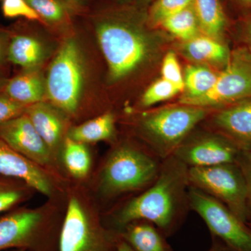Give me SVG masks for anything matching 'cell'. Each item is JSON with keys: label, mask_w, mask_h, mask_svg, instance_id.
Here are the masks:
<instances>
[{"label": "cell", "mask_w": 251, "mask_h": 251, "mask_svg": "<svg viewBox=\"0 0 251 251\" xmlns=\"http://www.w3.org/2000/svg\"><path fill=\"white\" fill-rule=\"evenodd\" d=\"M180 50L185 57L193 62L224 67L231 53L227 46L219 40L203 34L183 41Z\"/></svg>", "instance_id": "obj_17"}, {"label": "cell", "mask_w": 251, "mask_h": 251, "mask_svg": "<svg viewBox=\"0 0 251 251\" xmlns=\"http://www.w3.org/2000/svg\"><path fill=\"white\" fill-rule=\"evenodd\" d=\"M25 114L45 142L56 163L59 154L62 153L61 151L66 138H64V112L54 105L41 101L28 105Z\"/></svg>", "instance_id": "obj_15"}, {"label": "cell", "mask_w": 251, "mask_h": 251, "mask_svg": "<svg viewBox=\"0 0 251 251\" xmlns=\"http://www.w3.org/2000/svg\"><path fill=\"white\" fill-rule=\"evenodd\" d=\"M115 133V116L111 112H107L73 127L68 131L67 136L79 143L87 144L112 140Z\"/></svg>", "instance_id": "obj_19"}, {"label": "cell", "mask_w": 251, "mask_h": 251, "mask_svg": "<svg viewBox=\"0 0 251 251\" xmlns=\"http://www.w3.org/2000/svg\"><path fill=\"white\" fill-rule=\"evenodd\" d=\"M1 54H2V50H1V46H0V60L1 59Z\"/></svg>", "instance_id": "obj_41"}, {"label": "cell", "mask_w": 251, "mask_h": 251, "mask_svg": "<svg viewBox=\"0 0 251 251\" xmlns=\"http://www.w3.org/2000/svg\"><path fill=\"white\" fill-rule=\"evenodd\" d=\"M212 238V243L210 248L206 251H232L215 238Z\"/></svg>", "instance_id": "obj_33"}, {"label": "cell", "mask_w": 251, "mask_h": 251, "mask_svg": "<svg viewBox=\"0 0 251 251\" xmlns=\"http://www.w3.org/2000/svg\"><path fill=\"white\" fill-rule=\"evenodd\" d=\"M249 98H251V53L249 49L239 48L231 52L228 62L208 93L181 104L219 110Z\"/></svg>", "instance_id": "obj_10"}, {"label": "cell", "mask_w": 251, "mask_h": 251, "mask_svg": "<svg viewBox=\"0 0 251 251\" xmlns=\"http://www.w3.org/2000/svg\"><path fill=\"white\" fill-rule=\"evenodd\" d=\"M181 91L177 87L161 78L155 81L142 96L140 105L143 108H149L160 102L169 100Z\"/></svg>", "instance_id": "obj_27"}, {"label": "cell", "mask_w": 251, "mask_h": 251, "mask_svg": "<svg viewBox=\"0 0 251 251\" xmlns=\"http://www.w3.org/2000/svg\"><path fill=\"white\" fill-rule=\"evenodd\" d=\"M163 161L145 145L130 141L117 144L99 173V196L109 201L145 191L158 178Z\"/></svg>", "instance_id": "obj_3"}, {"label": "cell", "mask_w": 251, "mask_h": 251, "mask_svg": "<svg viewBox=\"0 0 251 251\" xmlns=\"http://www.w3.org/2000/svg\"><path fill=\"white\" fill-rule=\"evenodd\" d=\"M11 251H34L25 250V249H16V250H12Z\"/></svg>", "instance_id": "obj_38"}, {"label": "cell", "mask_w": 251, "mask_h": 251, "mask_svg": "<svg viewBox=\"0 0 251 251\" xmlns=\"http://www.w3.org/2000/svg\"><path fill=\"white\" fill-rule=\"evenodd\" d=\"M8 55L9 60L15 64L33 68L45 57V48L41 41L32 36H16L10 44Z\"/></svg>", "instance_id": "obj_21"}, {"label": "cell", "mask_w": 251, "mask_h": 251, "mask_svg": "<svg viewBox=\"0 0 251 251\" xmlns=\"http://www.w3.org/2000/svg\"><path fill=\"white\" fill-rule=\"evenodd\" d=\"M55 198L36 208L19 207L0 217V251H44L58 227Z\"/></svg>", "instance_id": "obj_6"}, {"label": "cell", "mask_w": 251, "mask_h": 251, "mask_svg": "<svg viewBox=\"0 0 251 251\" xmlns=\"http://www.w3.org/2000/svg\"><path fill=\"white\" fill-rule=\"evenodd\" d=\"M0 175L24 181L49 199L57 196L54 173L18 153L0 140Z\"/></svg>", "instance_id": "obj_13"}, {"label": "cell", "mask_w": 251, "mask_h": 251, "mask_svg": "<svg viewBox=\"0 0 251 251\" xmlns=\"http://www.w3.org/2000/svg\"><path fill=\"white\" fill-rule=\"evenodd\" d=\"M188 172V167L173 155L163 160L159 175L150 187L110 211V229L118 232L133 221H146L166 237L173 235L191 210Z\"/></svg>", "instance_id": "obj_1"}, {"label": "cell", "mask_w": 251, "mask_h": 251, "mask_svg": "<svg viewBox=\"0 0 251 251\" xmlns=\"http://www.w3.org/2000/svg\"><path fill=\"white\" fill-rule=\"evenodd\" d=\"M27 106L13 100L8 96L0 95V124L25 113Z\"/></svg>", "instance_id": "obj_31"}, {"label": "cell", "mask_w": 251, "mask_h": 251, "mask_svg": "<svg viewBox=\"0 0 251 251\" xmlns=\"http://www.w3.org/2000/svg\"><path fill=\"white\" fill-rule=\"evenodd\" d=\"M189 186L227 206L247 223L251 218L245 176L237 163L188 168Z\"/></svg>", "instance_id": "obj_8"}, {"label": "cell", "mask_w": 251, "mask_h": 251, "mask_svg": "<svg viewBox=\"0 0 251 251\" xmlns=\"http://www.w3.org/2000/svg\"><path fill=\"white\" fill-rule=\"evenodd\" d=\"M62 161L68 173L76 179H83L90 171L91 156L85 144L66 137L62 151Z\"/></svg>", "instance_id": "obj_23"}, {"label": "cell", "mask_w": 251, "mask_h": 251, "mask_svg": "<svg viewBox=\"0 0 251 251\" xmlns=\"http://www.w3.org/2000/svg\"><path fill=\"white\" fill-rule=\"evenodd\" d=\"M161 26L183 41L196 37L201 31L193 4L167 18Z\"/></svg>", "instance_id": "obj_24"}, {"label": "cell", "mask_w": 251, "mask_h": 251, "mask_svg": "<svg viewBox=\"0 0 251 251\" xmlns=\"http://www.w3.org/2000/svg\"><path fill=\"white\" fill-rule=\"evenodd\" d=\"M190 209L207 226L211 237L232 251H251V228L223 203L189 186Z\"/></svg>", "instance_id": "obj_9"}, {"label": "cell", "mask_w": 251, "mask_h": 251, "mask_svg": "<svg viewBox=\"0 0 251 251\" xmlns=\"http://www.w3.org/2000/svg\"><path fill=\"white\" fill-rule=\"evenodd\" d=\"M84 78L80 48L74 39H67L51 63L46 77V94L52 105L68 115L75 113L80 104Z\"/></svg>", "instance_id": "obj_7"}, {"label": "cell", "mask_w": 251, "mask_h": 251, "mask_svg": "<svg viewBox=\"0 0 251 251\" xmlns=\"http://www.w3.org/2000/svg\"><path fill=\"white\" fill-rule=\"evenodd\" d=\"M162 78L168 80L182 92L184 88V75L174 52L170 51L163 59L161 68Z\"/></svg>", "instance_id": "obj_29"}, {"label": "cell", "mask_w": 251, "mask_h": 251, "mask_svg": "<svg viewBox=\"0 0 251 251\" xmlns=\"http://www.w3.org/2000/svg\"><path fill=\"white\" fill-rule=\"evenodd\" d=\"M94 21L97 40L108 65L109 80H123L152 57L154 41L134 18L123 14H103Z\"/></svg>", "instance_id": "obj_2"}, {"label": "cell", "mask_w": 251, "mask_h": 251, "mask_svg": "<svg viewBox=\"0 0 251 251\" xmlns=\"http://www.w3.org/2000/svg\"><path fill=\"white\" fill-rule=\"evenodd\" d=\"M117 233L133 251H173L165 234L148 221H133Z\"/></svg>", "instance_id": "obj_16"}, {"label": "cell", "mask_w": 251, "mask_h": 251, "mask_svg": "<svg viewBox=\"0 0 251 251\" xmlns=\"http://www.w3.org/2000/svg\"><path fill=\"white\" fill-rule=\"evenodd\" d=\"M246 41H247L248 47L251 53V18L247 21L245 29Z\"/></svg>", "instance_id": "obj_36"}, {"label": "cell", "mask_w": 251, "mask_h": 251, "mask_svg": "<svg viewBox=\"0 0 251 251\" xmlns=\"http://www.w3.org/2000/svg\"><path fill=\"white\" fill-rule=\"evenodd\" d=\"M8 97L25 105L39 103L46 94V81L41 72L30 70L9 81L6 87Z\"/></svg>", "instance_id": "obj_18"}, {"label": "cell", "mask_w": 251, "mask_h": 251, "mask_svg": "<svg viewBox=\"0 0 251 251\" xmlns=\"http://www.w3.org/2000/svg\"><path fill=\"white\" fill-rule=\"evenodd\" d=\"M71 8V9L83 6L89 0H63Z\"/></svg>", "instance_id": "obj_35"}, {"label": "cell", "mask_w": 251, "mask_h": 251, "mask_svg": "<svg viewBox=\"0 0 251 251\" xmlns=\"http://www.w3.org/2000/svg\"><path fill=\"white\" fill-rule=\"evenodd\" d=\"M41 20L50 24H60L67 19L71 8L63 0H26Z\"/></svg>", "instance_id": "obj_26"}, {"label": "cell", "mask_w": 251, "mask_h": 251, "mask_svg": "<svg viewBox=\"0 0 251 251\" xmlns=\"http://www.w3.org/2000/svg\"><path fill=\"white\" fill-rule=\"evenodd\" d=\"M193 6L202 34L219 40L227 25L219 0H194Z\"/></svg>", "instance_id": "obj_20"}, {"label": "cell", "mask_w": 251, "mask_h": 251, "mask_svg": "<svg viewBox=\"0 0 251 251\" xmlns=\"http://www.w3.org/2000/svg\"><path fill=\"white\" fill-rule=\"evenodd\" d=\"M209 115V109L179 103L144 112L135 126L144 145L165 160L174 154L180 144Z\"/></svg>", "instance_id": "obj_5"}, {"label": "cell", "mask_w": 251, "mask_h": 251, "mask_svg": "<svg viewBox=\"0 0 251 251\" xmlns=\"http://www.w3.org/2000/svg\"><path fill=\"white\" fill-rule=\"evenodd\" d=\"M218 76L219 74L205 66H188L184 75L185 93L180 99L179 103L208 93L215 85Z\"/></svg>", "instance_id": "obj_22"}, {"label": "cell", "mask_w": 251, "mask_h": 251, "mask_svg": "<svg viewBox=\"0 0 251 251\" xmlns=\"http://www.w3.org/2000/svg\"><path fill=\"white\" fill-rule=\"evenodd\" d=\"M117 1H120V2H129L130 0H117Z\"/></svg>", "instance_id": "obj_39"}, {"label": "cell", "mask_w": 251, "mask_h": 251, "mask_svg": "<svg viewBox=\"0 0 251 251\" xmlns=\"http://www.w3.org/2000/svg\"><path fill=\"white\" fill-rule=\"evenodd\" d=\"M0 140L39 166L53 169V157L25 113L0 124Z\"/></svg>", "instance_id": "obj_12"}, {"label": "cell", "mask_w": 251, "mask_h": 251, "mask_svg": "<svg viewBox=\"0 0 251 251\" xmlns=\"http://www.w3.org/2000/svg\"><path fill=\"white\" fill-rule=\"evenodd\" d=\"M1 9L6 18L23 17L31 21L41 20L26 0H3Z\"/></svg>", "instance_id": "obj_30"}, {"label": "cell", "mask_w": 251, "mask_h": 251, "mask_svg": "<svg viewBox=\"0 0 251 251\" xmlns=\"http://www.w3.org/2000/svg\"><path fill=\"white\" fill-rule=\"evenodd\" d=\"M196 128L180 144L173 156L188 168L237 163L242 151L233 143L214 130Z\"/></svg>", "instance_id": "obj_11"}, {"label": "cell", "mask_w": 251, "mask_h": 251, "mask_svg": "<svg viewBox=\"0 0 251 251\" xmlns=\"http://www.w3.org/2000/svg\"><path fill=\"white\" fill-rule=\"evenodd\" d=\"M67 201L59 251H117L118 233L105 226L89 196L75 188Z\"/></svg>", "instance_id": "obj_4"}, {"label": "cell", "mask_w": 251, "mask_h": 251, "mask_svg": "<svg viewBox=\"0 0 251 251\" xmlns=\"http://www.w3.org/2000/svg\"><path fill=\"white\" fill-rule=\"evenodd\" d=\"M194 0H156L150 10L149 21L153 25H161L167 18L193 4Z\"/></svg>", "instance_id": "obj_28"}, {"label": "cell", "mask_w": 251, "mask_h": 251, "mask_svg": "<svg viewBox=\"0 0 251 251\" xmlns=\"http://www.w3.org/2000/svg\"><path fill=\"white\" fill-rule=\"evenodd\" d=\"M36 192L21 180L0 175V213L11 211Z\"/></svg>", "instance_id": "obj_25"}, {"label": "cell", "mask_w": 251, "mask_h": 251, "mask_svg": "<svg viewBox=\"0 0 251 251\" xmlns=\"http://www.w3.org/2000/svg\"><path fill=\"white\" fill-rule=\"evenodd\" d=\"M237 163L240 166L247 181L248 203L251 218V151H242L238 158Z\"/></svg>", "instance_id": "obj_32"}, {"label": "cell", "mask_w": 251, "mask_h": 251, "mask_svg": "<svg viewBox=\"0 0 251 251\" xmlns=\"http://www.w3.org/2000/svg\"><path fill=\"white\" fill-rule=\"evenodd\" d=\"M240 4L247 7H251V0H237Z\"/></svg>", "instance_id": "obj_37"}, {"label": "cell", "mask_w": 251, "mask_h": 251, "mask_svg": "<svg viewBox=\"0 0 251 251\" xmlns=\"http://www.w3.org/2000/svg\"><path fill=\"white\" fill-rule=\"evenodd\" d=\"M247 225H248V226H249V227H251V219H249V221H248V222H247Z\"/></svg>", "instance_id": "obj_40"}, {"label": "cell", "mask_w": 251, "mask_h": 251, "mask_svg": "<svg viewBox=\"0 0 251 251\" xmlns=\"http://www.w3.org/2000/svg\"><path fill=\"white\" fill-rule=\"evenodd\" d=\"M117 251H133L131 247L128 245V243L126 242L119 234L117 237Z\"/></svg>", "instance_id": "obj_34"}, {"label": "cell", "mask_w": 251, "mask_h": 251, "mask_svg": "<svg viewBox=\"0 0 251 251\" xmlns=\"http://www.w3.org/2000/svg\"><path fill=\"white\" fill-rule=\"evenodd\" d=\"M209 129L227 138L241 151H251V98L214 112Z\"/></svg>", "instance_id": "obj_14"}]
</instances>
